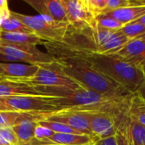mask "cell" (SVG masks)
Returning <instances> with one entry per match:
<instances>
[{"label": "cell", "instance_id": "1", "mask_svg": "<svg viewBox=\"0 0 145 145\" xmlns=\"http://www.w3.org/2000/svg\"><path fill=\"white\" fill-rule=\"evenodd\" d=\"M42 45L54 58L58 67L82 87L108 98L127 99L133 96L122 86L93 68L84 58L82 49L64 42H44Z\"/></svg>", "mask_w": 145, "mask_h": 145}, {"label": "cell", "instance_id": "2", "mask_svg": "<svg viewBox=\"0 0 145 145\" xmlns=\"http://www.w3.org/2000/svg\"><path fill=\"white\" fill-rule=\"evenodd\" d=\"M82 54L93 68L133 94L144 79V74L139 69L116 54H102L90 49H82Z\"/></svg>", "mask_w": 145, "mask_h": 145}, {"label": "cell", "instance_id": "3", "mask_svg": "<svg viewBox=\"0 0 145 145\" xmlns=\"http://www.w3.org/2000/svg\"><path fill=\"white\" fill-rule=\"evenodd\" d=\"M10 15L20 20L44 42H63L70 30L68 23L57 22L42 14L30 16L10 10Z\"/></svg>", "mask_w": 145, "mask_h": 145}, {"label": "cell", "instance_id": "4", "mask_svg": "<svg viewBox=\"0 0 145 145\" xmlns=\"http://www.w3.org/2000/svg\"><path fill=\"white\" fill-rule=\"evenodd\" d=\"M54 97L10 96L0 98V112L59 111L54 104Z\"/></svg>", "mask_w": 145, "mask_h": 145}, {"label": "cell", "instance_id": "5", "mask_svg": "<svg viewBox=\"0 0 145 145\" xmlns=\"http://www.w3.org/2000/svg\"><path fill=\"white\" fill-rule=\"evenodd\" d=\"M29 84L46 87H66V88H79L82 87L76 82L67 76L56 65L55 62L39 65L37 71L29 78L17 79Z\"/></svg>", "mask_w": 145, "mask_h": 145}, {"label": "cell", "instance_id": "6", "mask_svg": "<svg viewBox=\"0 0 145 145\" xmlns=\"http://www.w3.org/2000/svg\"><path fill=\"white\" fill-rule=\"evenodd\" d=\"M90 38L94 43L93 50L98 54H112L121 49L129 39L120 31H109L95 24L90 27Z\"/></svg>", "mask_w": 145, "mask_h": 145}, {"label": "cell", "instance_id": "7", "mask_svg": "<svg viewBox=\"0 0 145 145\" xmlns=\"http://www.w3.org/2000/svg\"><path fill=\"white\" fill-rule=\"evenodd\" d=\"M68 24L75 31H82L93 26L96 19L87 8L83 0H60Z\"/></svg>", "mask_w": 145, "mask_h": 145}, {"label": "cell", "instance_id": "8", "mask_svg": "<svg viewBox=\"0 0 145 145\" xmlns=\"http://www.w3.org/2000/svg\"><path fill=\"white\" fill-rule=\"evenodd\" d=\"M54 60V58L48 52H43L41 54H33L3 42L0 46L1 62L22 63L39 66L52 64Z\"/></svg>", "mask_w": 145, "mask_h": 145}, {"label": "cell", "instance_id": "9", "mask_svg": "<svg viewBox=\"0 0 145 145\" xmlns=\"http://www.w3.org/2000/svg\"><path fill=\"white\" fill-rule=\"evenodd\" d=\"M120 121L113 115L104 112H89V128L95 143L116 136Z\"/></svg>", "mask_w": 145, "mask_h": 145}, {"label": "cell", "instance_id": "10", "mask_svg": "<svg viewBox=\"0 0 145 145\" xmlns=\"http://www.w3.org/2000/svg\"><path fill=\"white\" fill-rule=\"evenodd\" d=\"M46 121H56L66 124L76 131L92 136L89 128V112L88 111H78L72 110H60L54 112Z\"/></svg>", "mask_w": 145, "mask_h": 145}, {"label": "cell", "instance_id": "11", "mask_svg": "<svg viewBox=\"0 0 145 145\" xmlns=\"http://www.w3.org/2000/svg\"><path fill=\"white\" fill-rule=\"evenodd\" d=\"M139 69L145 76V42L142 39L129 40L115 54Z\"/></svg>", "mask_w": 145, "mask_h": 145}, {"label": "cell", "instance_id": "12", "mask_svg": "<svg viewBox=\"0 0 145 145\" xmlns=\"http://www.w3.org/2000/svg\"><path fill=\"white\" fill-rule=\"evenodd\" d=\"M40 14L48 16L57 22L68 23L60 0H25Z\"/></svg>", "mask_w": 145, "mask_h": 145}, {"label": "cell", "instance_id": "13", "mask_svg": "<svg viewBox=\"0 0 145 145\" xmlns=\"http://www.w3.org/2000/svg\"><path fill=\"white\" fill-rule=\"evenodd\" d=\"M54 112L29 111V112H0V128L12 127L24 121H41L47 120Z\"/></svg>", "mask_w": 145, "mask_h": 145}, {"label": "cell", "instance_id": "14", "mask_svg": "<svg viewBox=\"0 0 145 145\" xmlns=\"http://www.w3.org/2000/svg\"><path fill=\"white\" fill-rule=\"evenodd\" d=\"M10 96H42L33 85L27 82L7 78L0 82V98Z\"/></svg>", "mask_w": 145, "mask_h": 145}, {"label": "cell", "instance_id": "15", "mask_svg": "<svg viewBox=\"0 0 145 145\" xmlns=\"http://www.w3.org/2000/svg\"><path fill=\"white\" fill-rule=\"evenodd\" d=\"M38 70L37 65L0 61V77L25 79L31 77Z\"/></svg>", "mask_w": 145, "mask_h": 145}, {"label": "cell", "instance_id": "16", "mask_svg": "<svg viewBox=\"0 0 145 145\" xmlns=\"http://www.w3.org/2000/svg\"><path fill=\"white\" fill-rule=\"evenodd\" d=\"M133 5L105 13L104 15L113 18L123 25L136 21L145 14V4L141 3L139 0L133 1Z\"/></svg>", "mask_w": 145, "mask_h": 145}, {"label": "cell", "instance_id": "17", "mask_svg": "<svg viewBox=\"0 0 145 145\" xmlns=\"http://www.w3.org/2000/svg\"><path fill=\"white\" fill-rule=\"evenodd\" d=\"M2 42L11 45L20 46H36L37 44H43L44 41L35 34L21 33V32H4L2 31L0 35Z\"/></svg>", "mask_w": 145, "mask_h": 145}, {"label": "cell", "instance_id": "18", "mask_svg": "<svg viewBox=\"0 0 145 145\" xmlns=\"http://www.w3.org/2000/svg\"><path fill=\"white\" fill-rule=\"evenodd\" d=\"M50 144L61 145H93L95 141L93 137L86 134L54 133L48 139Z\"/></svg>", "mask_w": 145, "mask_h": 145}, {"label": "cell", "instance_id": "19", "mask_svg": "<svg viewBox=\"0 0 145 145\" xmlns=\"http://www.w3.org/2000/svg\"><path fill=\"white\" fill-rule=\"evenodd\" d=\"M37 124V121H24L11 127L19 141V145L25 144L35 138V130Z\"/></svg>", "mask_w": 145, "mask_h": 145}, {"label": "cell", "instance_id": "20", "mask_svg": "<svg viewBox=\"0 0 145 145\" xmlns=\"http://www.w3.org/2000/svg\"><path fill=\"white\" fill-rule=\"evenodd\" d=\"M127 126L133 145H145V127L129 116L127 118Z\"/></svg>", "mask_w": 145, "mask_h": 145}, {"label": "cell", "instance_id": "21", "mask_svg": "<svg viewBox=\"0 0 145 145\" xmlns=\"http://www.w3.org/2000/svg\"><path fill=\"white\" fill-rule=\"evenodd\" d=\"M0 27L2 31L4 32H21V33L34 34L33 31L31 29H29L25 24H23L18 19L11 16L10 14L8 18H6L1 21Z\"/></svg>", "mask_w": 145, "mask_h": 145}, {"label": "cell", "instance_id": "22", "mask_svg": "<svg viewBox=\"0 0 145 145\" xmlns=\"http://www.w3.org/2000/svg\"><path fill=\"white\" fill-rule=\"evenodd\" d=\"M120 31L129 40H133L145 34V25L137 21H133L129 24L124 25Z\"/></svg>", "mask_w": 145, "mask_h": 145}, {"label": "cell", "instance_id": "23", "mask_svg": "<svg viewBox=\"0 0 145 145\" xmlns=\"http://www.w3.org/2000/svg\"><path fill=\"white\" fill-rule=\"evenodd\" d=\"M39 125L47 127L53 131L54 133H68V134H82V133L76 131V129L71 127L70 126L60 123V122H56V121H41L38 122Z\"/></svg>", "mask_w": 145, "mask_h": 145}, {"label": "cell", "instance_id": "24", "mask_svg": "<svg viewBox=\"0 0 145 145\" xmlns=\"http://www.w3.org/2000/svg\"><path fill=\"white\" fill-rule=\"evenodd\" d=\"M127 116L128 115L118 124V127H117V133H116V137L117 139L118 145H133L127 126Z\"/></svg>", "mask_w": 145, "mask_h": 145}, {"label": "cell", "instance_id": "25", "mask_svg": "<svg viewBox=\"0 0 145 145\" xmlns=\"http://www.w3.org/2000/svg\"><path fill=\"white\" fill-rule=\"evenodd\" d=\"M83 1L87 8L95 19L102 15L105 12L106 0H83Z\"/></svg>", "mask_w": 145, "mask_h": 145}, {"label": "cell", "instance_id": "26", "mask_svg": "<svg viewBox=\"0 0 145 145\" xmlns=\"http://www.w3.org/2000/svg\"><path fill=\"white\" fill-rule=\"evenodd\" d=\"M96 24L100 28L109 31H120L123 26V25L117 20L104 14L96 18Z\"/></svg>", "mask_w": 145, "mask_h": 145}, {"label": "cell", "instance_id": "27", "mask_svg": "<svg viewBox=\"0 0 145 145\" xmlns=\"http://www.w3.org/2000/svg\"><path fill=\"white\" fill-rule=\"evenodd\" d=\"M129 116L145 127V110L135 105L133 101L129 110Z\"/></svg>", "mask_w": 145, "mask_h": 145}, {"label": "cell", "instance_id": "28", "mask_svg": "<svg viewBox=\"0 0 145 145\" xmlns=\"http://www.w3.org/2000/svg\"><path fill=\"white\" fill-rule=\"evenodd\" d=\"M133 4H134L133 1H131V0H106V8L104 14L123 8V7L131 6Z\"/></svg>", "mask_w": 145, "mask_h": 145}, {"label": "cell", "instance_id": "29", "mask_svg": "<svg viewBox=\"0 0 145 145\" xmlns=\"http://www.w3.org/2000/svg\"><path fill=\"white\" fill-rule=\"evenodd\" d=\"M54 133L50 129L44 127L39 124H37L35 130V138L40 140L42 142H48V139L54 134Z\"/></svg>", "mask_w": 145, "mask_h": 145}, {"label": "cell", "instance_id": "30", "mask_svg": "<svg viewBox=\"0 0 145 145\" xmlns=\"http://www.w3.org/2000/svg\"><path fill=\"white\" fill-rule=\"evenodd\" d=\"M93 145H118L117 139L116 136H112L110 138H106L104 139H100L97 141Z\"/></svg>", "mask_w": 145, "mask_h": 145}, {"label": "cell", "instance_id": "31", "mask_svg": "<svg viewBox=\"0 0 145 145\" xmlns=\"http://www.w3.org/2000/svg\"><path fill=\"white\" fill-rule=\"evenodd\" d=\"M135 96H137L138 98H139L141 100L145 101V77L143 81V82L141 83V85L139 86L138 89L137 90V92L134 93Z\"/></svg>", "mask_w": 145, "mask_h": 145}, {"label": "cell", "instance_id": "32", "mask_svg": "<svg viewBox=\"0 0 145 145\" xmlns=\"http://www.w3.org/2000/svg\"><path fill=\"white\" fill-rule=\"evenodd\" d=\"M132 101H133L134 104H136L137 105H138L139 107H141V108H143V109H144L145 110V101L141 100L139 98H138V97L135 96L134 94H133V97Z\"/></svg>", "mask_w": 145, "mask_h": 145}, {"label": "cell", "instance_id": "33", "mask_svg": "<svg viewBox=\"0 0 145 145\" xmlns=\"http://www.w3.org/2000/svg\"><path fill=\"white\" fill-rule=\"evenodd\" d=\"M8 7V2L6 0H0V9H7Z\"/></svg>", "mask_w": 145, "mask_h": 145}, {"label": "cell", "instance_id": "34", "mask_svg": "<svg viewBox=\"0 0 145 145\" xmlns=\"http://www.w3.org/2000/svg\"><path fill=\"white\" fill-rule=\"evenodd\" d=\"M137 22H138V23H140V24H142V25H145V14L144 16H142L141 18H139L138 20H136Z\"/></svg>", "mask_w": 145, "mask_h": 145}, {"label": "cell", "instance_id": "35", "mask_svg": "<svg viewBox=\"0 0 145 145\" xmlns=\"http://www.w3.org/2000/svg\"><path fill=\"white\" fill-rule=\"evenodd\" d=\"M43 145H61V144H43Z\"/></svg>", "mask_w": 145, "mask_h": 145}, {"label": "cell", "instance_id": "36", "mask_svg": "<svg viewBox=\"0 0 145 145\" xmlns=\"http://www.w3.org/2000/svg\"><path fill=\"white\" fill-rule=\"evenodd\" d=\"M142 37H145V34L142 35V36H140V37H138V38H142Z\"/></svg>", "mask_w": 145, "mask_h": 145}, {"label": "cell", "instance_id": "37", "mask_svg": "<svg viewBox=\"0 0 145 145\" xmlns=\"http://www.w3.org/2000/svg\"><path fill=\"white\" fill-rule=\"evenodd\" d=\"M141 3H143V4H145V0H143V1H139Z\"/></svg>", "mask_w": 145, "mask_h": 145}, {"label": "cell", "instance_id": "38", "mask_svg": "<svg viewBox=\"0 0 145 145\" xmlns=\"http://www.w3.org/2000/svg\"><path fill=\"white\" fill-rule=\"evenodd\" d=\"M3 80H5V78H3V77H0V82H2V81H3Z\"/></svg>", "mask_w": 145, "mask_h": 145}, {"label": "cell", "instance_id": "39", "mask_svg": "<svg viewBox=\"0 0 145 145\" xmlns=\"http://www.w3.org/2000/svg\"><path fill=\"white\" fill-rule=\"evenodd\" d=\"M138 39H142L143 41H144V42H145V37H142V38H138Z\"/></svg>", "mask_w": 145, "mask_h": 145}, {"label": "cell", "instance_id": "40", "mask_svg": "<svg viewBox=\"0 0 145 145\" xmlns=\"http://www.w3.org/2000/svg\"><path fill=\"white\" fill-rule=\"evenodd\" d=\"M1 33H2V30H1V27H0V35H1Z\"/></svg>", "mask_w": 145, "mask_h": 145}, {"label": "cell", "instance_id": "41", "mask_svg": "<svg viewBox=\"0 0 145 145\" xmlns=\"http://www.w3.org/2000/svg\"><path fill=\"white\" fill-rule=\"evenodd\" d=\"M1 44H2V41H1V39H0V46H1Z\"/></svg>", "mask_w": 145, "mask_h": 145}, {"label": "cell", "instance_id": "42", "mask_svg": "<svg viewBox=\"0 0 145 145\" xmlns=\"http://www.w3.org/2000/svg\"><path fill=\"white\" fill-rule=\"evenodd\" d=\"M135 105H136V104H135Z\"/></svg>", "mask_w": 145, "mask_h": 145}]
</instances>
